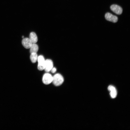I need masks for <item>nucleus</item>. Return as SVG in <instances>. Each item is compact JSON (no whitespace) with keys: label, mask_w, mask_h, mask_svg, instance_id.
Here are the masks:
<instances>
[{"label":"nucleus","mask_w":130,"mask_h":130,"mask_svg":"<svg viewBox=\"0 0 130 130\" xmlns=\"http://www.w3.org/2000/svg\"><path fill=\"white\" fill-rule=\"evenodd\" d=\"M30 48V52L32 53H37L39 47L38 45L35 43L32 44Z\"/></svg>","instance_id":"10"},{"label":"nucleus","mask_w":130,"mask_h":130,"mask_svg":"<svg viewBox=\"0 0 130 130\" xmlns=\"http://www.w3.org/2000/svg\"><path fill=\"white\" fill-rule=\"evenodd\" d=\"M64 81L63 76L59 73L55 74L53 76L52 82L56 86H59L61 85Z\"/></svg>","instance_id":"1"},{"label":"nucleus","mask_w":130,"mask_h":130,"mask_svg":"<svg viewBox=\"0 0 130 130\" xmlns=\"http://www.w3.org/2000/svg\"><path fill=\"white\" fill-rule=\"evenodd\" d=\"M22 37V38H24V37L23 36Z\"/></svg>","instance_id":"13"},{"label":"nucleus","mask_w":130,"mask_h":130,"mask_svg":"<svg viewBox=\"0 0 130 130\" xmlns=\"http://www.w3.org/2000/svg\"><path fill=\"white\" fill-rule=\"evenodd\" d=\"M105 17L107 20L114 23L117 22L118 20V18L117 16L109 13L105 14Z\"/></svg>","instance_id":"4"},{"label":"nucleus","mask_w":130,"mask_h":130,"mask_svg":"<svg viewBox=\"0 0 130 130\" xmlns=\"http://www.w3.org/2000/svg\"><path fill=\"white\" fill-rule=\"evenodd\" d=\"M108 89L110 92L111 97L112 98H115L117 95V92L115 88L112 85H110L108 87Z\"/></svg>","instance_id":"8"},{"label":"nucleus","mask_w":130,"mask_h":130,"mask_svg":"<svg viewBox=\"0 0 130 130\" xmlns=\"http://www.w3.org/2000/svg\"><path fill=\"white\" fill-rule=\"evenodd\" d=\"M51 72L53 73H55L56 71V69L55 67H53L51 70Z\"/></svg>","instance_id":"12"},{"label":"nucleus","mask_w":130,"mask_h":130,"mask_svg":"<svg viewBox=\"0 0 130 130\" xmlns=\"http://www.w3.org/2000/svg\"><path fill=\"white\" fill-rule=\"evenodd\" d=\"M53 64L52 60L47 59L45 60L44 70L47 72L50 71L53 67Z\"/></svg>","instance_id":"6"},{"label":"nucleus","mask_w":130,"mask_h":130,"mask_svg":"<svg viewBox=\"0 0 130 130\" xmlns=\"http://www.w3.org/2000/svg\"><path fill=\"white\" fill-rule=\"evenodd\" d=\"M53 76L48 73H45L42 77V81L44 84H48L52 82Z\"/></svg>","instance_id":"3"},{"label":"nucleus","mask_w":130,"mask_h":130,"mask_svg":"<svg viewBox=\"0 0 130 130\" xmlns=\"http://www.w3.org/2000/svg\"><path fill=\"white\" fill-rule=\"evenodd\" d=\"M38 62V68L40 71L44 70L45 60L44 57L42 55H40L38 57L37 60Z\"/></svg>","instance_id":"2"},{"label":"nucleus","mask_w":130,"mask_h":130,"mask_svg":"<svg viewBox=\"0 0 130 130\" xmlns=\"http://www.w3.org/2000/svg\"><path fill=\"white\" fill-rule=\"evenodd\" d=\"M22 44L25 48L29 49L31 47L32 43L29 38H24L22 41Z\"/></svg>","instance_id":"7"},{"label":"nucleus","mask_w":130,"mask_h":130,"mask_svg":"<svg viewBox=\"0 0 130 130\" xmlns=\"http://www.w3.org/2000/svg\"><path fill=\"white\" fill-rule=\"evenodd\" d=\"M110 8L113 12L117 14H121L122 13V8L117 5L115 4L112 5L110 6Z\"/></svg>","instance_id":"5"},{"label":"nucleus","mask_w":130,"mask_h":130,"mask_svg":"<svg viewBox=\"0 0 130 130\" xmlns=\"http://www.w3.org/2000/svg\"><path fill=\"white\" fill-rule=\"evenodd\" d=\"M30 58V60L32 63H35L37 60L38 58L37 53H31Z\"/></svg>","instance_id":"11"},{"label":"nucleus","mask_w":130,"mask_h":130,"mask_svg":"<svg viewBox=\"0 0 130 130\" xmlns=\"http://www.w3.org/2000/svg\"><path fill=\"white\" fill-rule=\"evenodd\" d=\"M29 39L32 44L36 43L38 41V38L36 33L34 32L30 33L29 35Z\"/></svg>","instance_id":"9"}]
</instances>
